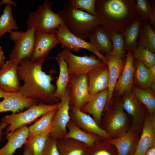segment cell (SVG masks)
Returning a JSON list of instances; mask_svg holds the SVG:
<instances>
[{
	"mask_svg": "<svg viewBox=\"0 0 155 155\" xmlns=\"http://www.w3.org/2000/svg\"><path fill=\"white\" fill-rule=\"evenodd\" d=\"M45 60L32 62L30 58H26L20 61L17 67V73L19 80L23 81V84L19 93L39 103L53 104L60 101L54 95L56 86L51 83L55 79L52 75L53 71L47 74L42 69Z\"/></svg>",
	"mask_w": 155,
	"mask_h": 155,
	"instance_id": "6da1fadb",
	"label": "cell"
},
{
	"mask_svg": "<svg viewBox=\"0 0 155 155\" xmlns=\"http://www.w3.org/2000/svg\"><path fill=\"white\" fill-rule=\"evenodd\" d=\"M135 5L132 0H96V16L108 32H122L137 16Z\"/></svg>",
	"mask_w": 155,
	"mask_h": 155,
	"instance_id": "7a4b0ae2",
	"label": "cell"
},
{
	"mask_svg": "<svg viewBox=\"0 0 155 155\" xmlns=\"http://www.w3.org/2000/svg\"><path fill=\"white\" fill-rule=\"evenodd\" d=\"M62 10L64 24L72 33L83 40L89 38L101 25L96 16L75 8L68 3H63Z\"/></svg>",
	"mask_w": 155,
	"mask_h": 155,
	"instance_id": "3957f363",
	"label": "cell"
},
{
	"mask_svg": "<svg viewBox=\"0 0 155 155\" xmlns=\"http://www.w3.org/2000/svg\"><path fill=\"white\" fill-rule=\"evenodd\" d=\"M52 2L45 0L34 11L30 13L27 21L28 29L34 28L36 30L48 34H55L58 28L63 23V11L54 12L52 9Z\"/></svg>",
	"mask_w": 155,
	"mask_h": 155,
	"instance_id": "277c9868",
	"label": "cell"
},
{
	"mask_svg": "<svg viewBox=\"0 0 155 155\" xmlns=\"http://www.w3.org/2000/svg\"><path fill=\"white\" fill-rule=\"evenodd\" d=\"M102 115L100 126L111 138L119 137L129 130L130 124L121 101L111 104Z\"/></svg>",
	"mask_w": 155,
	"mask_h": 155,
	"instance_id": "5b68a950",
	"label": "cell"
},
{
	"mask_svg": "<svg viewBox=\"0 0 155 155\" xmlns=\"http://www.w3.org/2000/svg\"><path fill=\"white\" fill-rule=\"evenodd\" d=\"M59 103L48 104L44 103L34 104L26 110L18 113H12L2 118L1 121L7 123L4 134H11L18 128L31 123L43 114L57 109Z\"/></svg>",
	"mask_w": 155,
	"mask_h": 155,
	"instance_id": "8992f818",
	"label": "cell"
},
{
	"mask_svg": "<svg viewBox=\"0 0 155 155\" xmlns=\"http://www.w3.org/2000/svg\"><path fill=\"white\" fill-rule=\"evenodd\" d=\"M35 29L32 27L25 32L11 31L9 38L14 42V46L9 54V60L18 65L23 59L30 58L33 49Z\"/></svg>",
	"mask_w": 155,
	"mask_h": 155,
	"instance_id": "52a82bcc",
	"label": "cell"
},
{
	"mask_svg": "<svg viewBox=\"0 0 155 155\" xmlns=\"http://www.w3.org/2000/svg\"><path fill=\"white\" fill-rule=\"evenodd\" d=\"M57 56L67 63L70 75L86 74L93 68L105 64L96 55L77 56L67 49H64Z\"/></svg>",
	"mask_w": 155,
	"mask_h": 155,
	"instance_id": "ba28073f",
	"label": "cell"
},
{
	"mask_svg": "<svg viewBox=\"0 0 155 155\" xmlns=\"http://www.w3.org/2000/svg\"><path fill=\"white\" fill-rule=\"evenodd\" d=\"M67 88L70 110H81L92 96L88 90L86 74L70 75Z\"/></svg>",
	"mask_w": 155,
	"mask_h": 155,
	"instance_id": "9c48e42d",
	"label": "cell"
},
{
	"mask_svg": "<svg viewBox=\"0 0 155 155\" xmlns=\"http://www.w3.org/2000/svg\"><path fill=\"white\" fill-rule=\"evenodd\" d=\"M121 101L123 109L131 117L129 130L140 135L147 114L146 107L131 91L124 94Z\"/></svg>",
	"mask_w": 155,
	"mask_h": 155,
	"instance_id": "30bf717a",
	"label": "cell"
},
{
	"mask_svg": "<svg viewBox=\"0 0 155 155\" xmlns=\"http://www.w3.org/2000/svg\"><path fill=\"white\" fill-rule=\"evenodd\" d=\"M56 34L63 49H67L71 51H80L84 49L92 52L104 63L107 65V58L98 52L92 44L72 33L64 23L58 28Z\"/></svg>",
	"mask_w": 155,
	"mask_h": 155,
	"instance_id": "8fae6325",
	"label": "cell"
},
{
	"mask_svg": "<svg viewBox=\"0 0 155 155\" xmlns=\"http://www.w3.org/2000/svg\"><path fill=\"white\" fill-rule=\"evenodd\" d=\"M69 101V91L67 87L54 117L49 137L60 140L63 138L67 134V125L71 120Z\"/></svg>",
	"mask_w": 155,
	"mask_h": 155,
	"instance_id": "7c38bea8",
	"label": "cell"
},
{
	"mask_svg": "<svg viewBox=\"0 0 155 155\" xmlns=\"http://www.w3.org/2000/svg\"><path fill=\"white\" fill-rule=\"evenodd\" d=\"M60 44L57 34H48L36 30L30 61L36 62L47 57L51 50Z\"/></svg>",
	"mask_w": 155,
	"mask_h": 155,
	"instance_id": "4fadbf2b",
	"label": "cell"
},
{
	"mask_svg": "<svg viewBox=\"0 0 155 155\" xmlns=\"http://www.w3.org/2000/svg\"><path fill=\"white\" fill-rule=\"evenodd\" d=\"M155 145V114L147 113L136 150L133 155H145Z\"/></svg>",
	"mask_w": 155,
	"mask_h": 155,
	"instance_id": "5bb4252c",
	"label": "cell"
},
{
	"mask_svg": "<svg viewBox=\"0 0 155 155\" xmlns=\"http://www.w3.org/2000/svg\"><path fill=\"white\" fill-rule=\"evenodd\" d=\"M70 110L71 120L82 129L88 133L98 135L103 139H111L90 115L83 112L80 109Z\"/></svg>",
	"mask_w": 155,
	"mask_h": 155,
	"instance_id": "9a60e30c",
	"label": "cell"
},
{
	"mask_svg": "<svg viewBox=\"0 0 155 155\" xmlns=\"http://www.w3.org/2000/svg\"><path fill=\"white\" fill-rule=\"evenodd\" d=\"M88 90L92 96L108 88L109 72L107 65L96 67L86 74Z\"/></svg>",
	"mask_w": 155,
	"mask_h": 155,
	"instance_id": "2e32d148",
	"label": "cell"
},
{
	"mask_svg": "<svg viewBox=\"0 0 155 155\" xmlns=\"http://www.w3.org/2000/svg\"><path fill=\"white\" fill-rule=\"evenodd\" d=\"M132 52L128 51L124 67L115 85L117 94L120 96L131 91L134 84V74L135 68Z\"/></svg>",
	"mask_w": 155,
	"mask_h": 155,
	"instance_id": "e0dca14e",
	"label": "cell"
},
{
	"mask_svg": "<svg viewBox=\"0 0 155 155\" xmlns=\"http://www.w3.org/2000/svg\"><path fill=\"white\" fill-rule=\"evenodd\" d=\"M18 65L9 60L0 69V88L7 92L19 93L21 86L17 73Z\"/></svg>",
	"mask_w": 155,
	"mask_h": 155,
	"instance_id": "ac0fdd59",
	"label": "cell"
},
{
	"mask_svg": "<svg viewBox=\"0 0 155 155\" xmlns=\"http://www.w3.org/2000/svg\"><path fill=\"white\" fill-rule=\"evenodd\" d=\"M108 95L107 88L92 96L81 110L83 112L92 115L99 126L107 103Z\"/></svg>",
	"mask_w": 155,
	"mask_h": 155,
	"instance_id": "d6986e66",
	"label": "cell"
},
{
	"mask_svg": "<svg viewBox=\"0 0 155 155\" xmlns=\"http://www.w3.org/2000/svg\"><path fill=\"white\" fill-rule=\"evenodd\" d=\"M140 135L129 130L119 137L108 141L116 148L117 155H133L137 148Z\"/></svg>",
	"mask_w": 155,
	"mask_h": 155,
	"instance_id": "ffe728a7",
	"label": "cell"
},
{
	"mask_svg": "<svg viewBox=\"0 0 155 155\" xmlns=\"http://www.w3.org/2000/svg\"><path fill=\"white\" fill-rule=\"evenodd\" d=\"M0 102V113L11 111L13 113L23 111L36 104L32 99L26 97L20 93L12 92L8 96L3 98Z\"/></svg>",
	"mask_w": 155,
	"mask_h": 155,
	"instance_id": "44dd1931",
	"label": "cell"
},
{
	"mask_svg": "<svg viewBox=\"0 0 155 155\" xmlns=\"http://www.w3.org/2000/svg\"><path fill=\"white\" fill-rule=\"evenodd\" d=\"M5 138L7 143L0 149V155H13L18 149L25 144L29 135L26 125L16 129L11 134H7Z\"/></svg>",
	"mask_w": 155,
	"mask_h": 155,
	"instance_id": "7402d4cb",
	"label": "cell"
},
{
	"mask_svg": "<svg viewBox=\"0 0 155 155\" xmlns=\"http://www.w3.org/2000/svg\"><path fill=\"white\" fill-rule=\"evenodd\" d=\"M106 57L107 59L109 72V81L108 88V97L104 111L108 108L112 102L115 85L121 74L124 66L122 59H117L111 54Z\"/></svg>",
	"mask_w": 155,
	"mask_h": 155,
	"instance_id": "603a6c76",
	"label": "cell"
},
{
	"mask_svg": "<svg viewBox=\"0 0 155 155\" xmlns=\"http://www.w3.org/2000/svg\"><path fill=\"white\" fill-rule=\"evenodd\" d=\"M90 42L101 55L111 54L113 44L107 31L101 25L98 26L89 38Z\"/></svg>",
	"mask_w": 155,
	"mask_h": 155,
	"instance_id": "cb8c5ba5",
	"label": "cell"
},
{
	"mask_svg": "<svg viewBox=\"0 0 155 155\" xmlns=\"http://www.w3.org/2000/svg\"><path fill=\"white\" fill-rule=\"evenodd\" d=\"M68 131L63 138H70L82 142L90 148L102 138L99 136L83 130L70 120L67 125Z\"/></svg>",
	"mask_w": 155,
	"mask_h": 155,
	"instance_id": "d4e9b609",
	"label": "cell"
},
{
	"mask_svg": "<svg viewBox=\"0 0 155 155\" xmlns=\"http://www.w3.org/2000/svg\"><path fill=\"white\" fill-rule=\"evenodd\" d=\"M60 155H87L90 148L84 144L70 138L57 140Z\"/></svg>",
	"mask_w": 155,
	"mask_h": 155,
	"instance_id": "484cf974",
	"label": "cell"
},
{
	"mask_svg": "<svg viewBox=\"0 0 155 155\" xmlns=\"http://www.w3.org/2000/svg\"><path fill=\"white\" fill-rule=\"evenodd\" d=\"M134 84L135 87L142 89L150 88L155 92V81L152 79L148 68L137 60L134 74Z\"/></svg>",
	"mask_w": 155,
	"mask_h": 155,
	"instance_id": "4316f807",
	"label": "cell"
},
{
	"mask_svg": "<svg viewBox=\"0 0 155 155\" xmlns=\"http://www.w3.org/2000/svg\"><path fill=\"white\" fill-rule=\"evenodd\" d=\"M56 60L59 68V73L56 82L54 96L61 100L64 96L68 87L70 74L67 63L62 58L57 56Z\"/></svg>",
	"mask_w": 155,
	"mask_h": 155,
	"instance_id": "83f0119b",
	"label": "cell"
},
{
	"mask_svg": "<svg viewBox=\"0 0 155 155\" xmlns=\"http://www.w3.org/2000/svg\"><path fill=\"white\" fill-rule=\"evenodd\" d=\"M142 21L136 16L122 32L124 41V50L131 51L138 45L139 31Z\"/></svg>",
	"mask_w": 155,
	"mask_h": 155,
	"instance_id": "f1b7e54d",
	"label": "cell"
},
{
	"mask_svg": "<svg viewBox=\"0 0 155 155\" xmlns=\"http://www.w3.org/2000/svg\"><path fill=\"white\" fill-rule=\"evenodd\" d=\"M52 126L33 137L28 139L24 144L28 149L30 155H42Z\"/></svg>",
	"mask_w": 155,
	"mask_h": 155,
	"instance_id": "f546056e",
	"label": "cell"
},
{
	"mask_svg": "<svg viewBox=\"0 0 155 155\" xmlns=\"http://www.w3.org/2000/svg\"><path fill=\"white\" fill-rule=\"evenodd\" d=\"M138 43L151 52H155V32L148 22H142L139 33Z\"/></svg>",
	"mask_w": 155,
	"mask_h": 155,
	"instance_id": "4dcf8cb0",
	"label": "cell"
},
{
	"mask_svg": "<svg viewBox=\"0 0 155 155\" xmlns=\"http://www.w3.org/2000/svg\"><path fill=\"white\" fill-rule=\"evenodd\" d=\"M131 91L145 106L148 113L155 114V92L150 88L142 89L133 86Z\"/></svg>",
	"mask_w": 155,
	"mask_h": 155,
	"instance_id": "1f68e13d",
	"label": "cell"
},
{
	"mask_svg": "<svg viewBox=\"0 0 155 155\" xmlns=\"http://www.w3.org/2000/svg\"><path fill=\"white\" fill-rule=\"evenodd\" d=\"M135 7L137 17L142 22H148L155 27V10L152 7L149 1L137 0L135 1Z\"/></svg>",
	"mask_w": 155,
	"mask_h": 155,
	"instance_id": "d6a6232c",
	"label": "cell"
},
{
	"mask_svg": "<svg viewBox=\"0 0 155 155\" xmlns=\"http://www.w3.org/2000/svg\"><path fill=\"white\" fill-rule=\"evenodd\" d=\"M57 109L52 110L42 115L33 125L28 127L29 135L31 138L52 126V121Z\"/></svg>",
	"mask_w": 155,
	"mask_h": 155,
	"instance_id": "836d02e7",
	"label": "cell"
},
{
	"mask_svg": "<svg viewBox=\"0 0 155 155\" xmlns=\"http://www.w3.org/2000/svg\"><path fill=\"white\" fill-rule=\"evenodd\" d=\"M3 13L0 16V38L6 33L19 28L12 14V5L5 6Z\"/></svg>",
	"mask_w": 155,
	"mask_h": 155,
	"instance_id": "e575fe53",
	"label": "cell"
},
{
	"mask_svg": "<svg viewBox=\"0 0 155 155\" xmlns=\"http://www.w3.org/2000/svg\"><path fill=\"white\" fill-rule=\"evenodd\" d=\"M134 59L141 61L149 68L155 65V54L143 46L138 44L131 51Z\"/></svg>",
	"mask_w": 155,
	"mask_h": 155,
	"instance_id": "d590c367",
	"label": "cell"
},
{
	"mask_svg": "<svg viewBox=\"0 0 155 155\" xmlns=\"http://www.w3.org/2000/svg\"><path fill=\"white\" fill-rule=\"evenodd\" d=\"M87 155H117L115 146L108 140L102 139L89 148Z\"/></svg>",
	"mask_w": 155,
	"mask_h": 155,
	"instance_id": "8d00e7d4",
	"label": "cell"
},
{
	"mask_svg": "<svg viewBox=\"0 0 155 155\" xmlns=\"http://www.w3.org/2000/svg\"><path fill=\"white\" fill-rule=\"evenodd\" d=\"M108 33L113 44V49L111 54L117 59H122L125 52L123 33L121 32Z\"/></svg>",
	"mask_w": 155,
	"mask_h": 155,
	"instance_id": "74e56055",
	"label": "cell"
},
{
	"mask_svg": "<svg viewBox=\"0 0 155 155\" xmlns=\"http://www.w3.org/2000/svg\"><path fill=\"white\" fill-rule=\"evenodd\" d=\"M96 0H69V4L73 7L96 16Z\"/></svg>",
	"mask_w": 155,
	"mask_h": 155,
	"instance_id": "f35d334b",
	"label": "cell"
},
{
	"mask_svg": "<svg viewBox=\"0 0 155 155\" xmlns=\"http://www.w3.org/2000/svg\"><path fill=\"white\" fill-rule=\"evenodd\" d=\"M56 141L57 140L49 137L46 142L42 155H60Z\"/></svg>",
	"mask_w": 155,
	"mask_h": 155,
	"instance_id": "ab89813d",
	"label": "cell"
},
{
	"mask_svg": "<svg viewBox=\"0 0 155 155\" xmlns=\"http://www.w3.org/2000/svg\"><path fill=\"white\" fill-rule=\"evenodd\" d=\"M6 58L4 55L2 47L0 46V68H1L5 64Z\"/></svg>",
	"mask_w": 155,
	"mask_h": 155,
	"instance_id": "60d3db41",
	"label": "cell"
},
{
	"mask_svg": "<svg viewBox=\"0 0 155 155\" xmlns=\"http://www.w3.org/2000/svg\"><path fill=\"white\" fill-rule=\"evenodd\" d=\"M9 125L6 122L1 121L0 123V141L2 139V136L4 132L2 130L7 127Z\"/></svg>",
	"mask_w": 155,
	"mask_h": 155,
	"instance_id": "b9f144b4",
	"label": "cell"
},
{
	"mask_svg": "<svg viewBox=\"0 0 155 155\" xmlns=\"http://www.w3.org/2000/svg\"><path fill=\"white\" fill-rule=\"evenodd\" d=\"M3 4H7V5H11L12 6H17V4L14 1L10 0H3L0 2V6Z\"/></svg>",
	"mask_w": 155,
	"mask_h": 155,
	"instance_id": "7bdbcfd3",
	"label": "cell"
},
{
	"mask_svg": "<svg viewBox=\"0 0 155 155\" xmlns=\"http://www.w3.org/2000/svg\"><path fill=\"white\" fill-rule=\"evenodd\" d=\"M150 73L154 81H155V65L148 68Z\"/></svg>",
	"mask_w": 155,
	"mask_h": 155,
	"instance_id": "ee69618b",
	"label": "cell"
},
{
	"mask_svg": "<svg viewBox=\"0 0 155 155\" xmlns=\"http://www.w3.org/2000/svg\"><path fill=\"white\" fill-rule=\"evenodd\" d=\"M12 92H8L4 91L0 88V98H3L10 95Z\"/></svg>",
	"mask_w": 155,
	"mask_h": 155,
	"instance_id": "f6af8a7d",
	"label": "cell"
},
{
	"mask_svg": "<svg viewBox=\"0 0 155 155\" xmlns=\"http://www.w3.org/2000/svg\"><path fill=\"white\" fill-rule=\"evenodd\" d=\"M145 155H155V145L150 148L147 151Z\"/></svg>",
	"mask_w": 155,
	"mask_h": 155,
	"instance_id": "bcb514c9",
	"label": "cell"
},
{
	"mask_svg": "<svg viewBox=\"0 0 155 155\" xmlns=\"http://www.w3.org/2000/svg\"><path fill=\"white\" fill-rule=\"evenodd\" d=\"M24 151L23 155H30L28 149L27 147L25 145L24 146Z\"/></svg>",
	"mask_w": 155,
	"mask_h": 155,
	"instance_id": "7dc6e473",
	"label": "cell"
}]
</instances>
